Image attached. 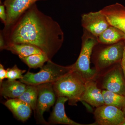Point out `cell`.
<instances>
[{
    "label": "cell",
    "instance_id": "cell-4",
    "mask_svg": "<svg viewBox=\"0 0 125 125\" xmlns=\"http://www.w3.org/2000/svg\"><path fill=\"white\" fill-rule=\"evenodd\" d=\"M72 69V65L62 66L54 63L51 60H49L46 64L40 68V71L37 73L28 71L20 80L29 85H38L53 83Z\"/></svg>",
    "mask_w": 125,
    "mask_h": 125
},
{
    "label": "cell",
    "instance_id": "cell-21",
    "mask_svg": "<svg viewBox=\"0 0 125 125\" xmlns=\"http://www.w3.org/2000/svg\"><path fill=\"white\" fill-rule=\"evenodd\" d=\"M7 78L10 80H15L21 79L23 77V74L26 72L25 70H21L17 67L16 65L11 68H8L7 70Z\"/></svg>",
    "mask_w": 125,
    "mask_h": 125
},
{
    "label": "cell",
    "instance_id": "cell-26",
    "mask_svg": "<svg viewBox=\"0 0 125 125\" xmlns=\"http://www.w3.org/2000/svg\"><path fill=\"white\" fill-rule=\"evenodd\" d=\"M122 111L123 112V113H124V115H125V105L124 107L123 108V109H122Z\"/></svg>",
    "mask_w": 125,
    "mask_h": 125
},
{
    "label": "cell",
    "instance_id": "cell-24",
    "mask_svg": "<svg viewBox=\"0 0 125 125\" xmlns=\"http://www.w3.org/2000/svg\"><path fill=\"white\" fill-rule=\"evenodd\" d=\"M6 46V43L4 38L2 31H1L0 34V50H2L3 49H5Z\"/></svg>",
    "mask_w": 125,
    "mask_h": 125
},
{
    "label": "cell",
    "instance_id": "cell-17",
    "mask_svg": "<svg viewBox=\"0 0 125 125\" xmlns=\"http://www.w3.org/2000/svg\"><path fill=\"white\" fill-rule=\"evenodd\" d=\"M5 49L16 54L20 57L28 56L32 54L43 53L36 46L26 43H16L7 45Z\"/></svg>",
    "mask_w": 125,
    "mask_h": 125
},
{
    "label": "cell",
    "instance_id": "cell-22",
    "mask_svg": "<svg viewBox=\"0 0 125 125\" xmlns=\"http://www.w3.org/2000/svg\"><path fill=\"white\" fill-rule=\"evenodd\" d=\"M0 19L2 23L5 24L6 22L7 15L4 5H0Z\"/></svg>",
    "mask_w": 125,
    "mask_h": 125
},
{
    "label": "cell",
    "instance_id": "cell-15",
    "mask_svg": "<svg viewBox=\"0 0 125 125\" xmlns=\"http://www.w3.org/2000/svg\"><path fill=\"white\" fill-rule=\"evenodd\" d=\"M27 84L16 80L3 81L0 84V94L10 99L17 98L24 92Z\"/></svg>",
    "mask_w": 125,
    "mask_h": 125
},
{
    "label": "cell",
    "instance_id": "cell-2",
    "mask_svg": "<svg viewBox=\"0 0 125 125\" xmlns=\"http://www.w3.org/2000/svg\"><path fill=\"white\" fill-rule=\"evenodd\" d=\"M85 81L81 75L73 69L53 83L57 97H64L69 104L76 105L85 89Z\"/></svg>",
    "mask_w": 125,
    "mask_h": 125
},
{
    "label": "cell",
    "instance_id": "cell-18",
    "mask_svg": "<svg viewBox=\"0 0 125 125\" xmlns=\"http://www.w3.org/2000/svg\"><path fill=\"white\" fill-rule=\"evenodd\" d=\"M38 93V85L27 84L24 92L17 98L28 104L34 112L37 105Z\"/></svg>",
    "mask_w": 125,
    "mask_h": 125
},
{
    "label": "cell",
    "instance_id": "cell-14",
    "mask_svg": "<svg viewBox=\"0 0 125 125\" xmlns=\"http://www.w3.org/2000/svg\"><path fill=\"white\" fill-rule=\"evenodd\" d=\"M19 120L27 121L30 117L32 109L29 105L18 98L10 99L4 103Z\"/></svg>",
    "mask_w": 125,
    "mask_h": 125
},
{
    "label": "cell",
    "instance_id": "cell-10",
    "mask_svg": "<svg viewBox=\"0 0 125 125\" xmlns=\"http://www.w3.org/2000/svg\"><path fill=\"white\" fill-rule=\"evenodd\" d=\"M46 0H5L4 2L7 15L4 27L13 23L24 13L36 1Z\"/></svg>",
    "mask_w": 125,
    "mask_h": 125
},
{
    "label": "cell",
    "instance_id": "cell-27",
    "mask_svg": "<svg viewBox=\"0 0 125 125\" xmlns=\"http://www.w3.org/2000/svg\"><path fill=\"white\" fill-rule=\"evenodd\" d=\"M121 125H125V119L124 121L123 122V123L121 124Z\"/></svg>",
    "mask_w": 125,
    "mask_h": 125
},
{
    "label": "cell",
    "instance_id": "cell-11",
    "mask_svg": "<svg viewBox=\"0 0 125 125\" xmlns=\"http://www.w3.org/2000/svg\"><path fill=\"white\" fill-rule=\"evenodd\" d=\"M101 10L110 25L116 27L124 33L125 40V6L116 3L105 6Z\"/></svg>",
    "mask_w": 125,
    "mask_h": 125
},
{
    "label": "cell",
    "instance_id": "cell-1",
    "mask_svg": "<svg viewBox=\"0 0 125 125\" xmlns=\"http://www.w3.org/2000/svg\"><path fill=\"white\" fill-rule=\"evenodd\" d=\"M1 31L6 45H33L46 54L49 60L60 50L64 41V32L60 24L39 10L35 3Z\"/></svg>",
    "mask_w": 125,
    "mask_h": 125
},
{
    "label": "cell",
    "instance_id": "cell-19",
    "mask_svg": "<svg viewBox=\"0 0 125 125\" xmlns=\"http://www.w3.org/2000/svg\"><path fill=\"white\" fill-rule=\"evenodd\" d=\"M105 105L113 106L122 110L125 105V97L108 90H102Z\"/></svg>",
    "mask_w": 125,
    "mask_h": 125
},
{
    "label": "cell",
    "instance_id": "cell-16",
    "mask_svg": "<svg viewBox=\"0 0 125 125\" xmlns=\"http://www.w3.org/2000/svg\"><path fill=\"white\" fill-rule=\"evenodd\" d=\"M98 42L110 45L125 40V34L120 30L110 25L97 37Z\"/></svg>",
    "mask_w": 125,
    "mask_h": 125
},
{
    "label": "cell",
    "instance_id": "cell-7",
    "mask_svg": "<svg viewBox=\"0 0 125 125\" xmlns=\"http://www.w3.org/2000/svg\"><path fill=\"white\" fill-rule=\"evenodd\" d=\"M94 114L96 121L93 125H121L125 119L122 110L106 105L96 108Z\"/></svg>",
    "mask_w": 125,
    "mask_h": 125
},
{
    "label": "cell",
    "instance_id": "cell-9",
    "mask_svg": "<svg viewBox=\"0 0 125 125\" xmlns=\"http://www.w3.org/2000/svg\"><path fill=\"white\" fill-rule=\"evenodd\" d=\"M81 21L84 29L96 37L111 25L101 10L83 14Z\"/></svg>",
    "mask_w": 125,
    "mask_h": 125
},
{
    "label": "cell",
    "instance_id": "cell-23",
    "mask_svg": "<svg viewBox=\"0 0 125 125\" xmlns=\"http://www.w3.org/2000/svg\"><path fill=\"white\" fill-rule=\"evenodd\" d=\"M7 70L5 69L2 64H0V84L3 82V80L7 78Z\"/></svg>",
    "mask_w": 125,
    "mask_h": 125
},
{
    "label": "cell",
    "instance_id": "cell-3",
    "mask_svg": "<svg viewBox=\"0 0 125 125\" xmlns=\"http://www.w3.org/2000/svg\"><path fill=\"white\" fill-rule=\"evenodd\" d=\"M82 47L79 57L72 65V69L81 75L85 81L94 80L97 71L91 69L90 60L94 48L98 43L97 38L84 30L82 37Z\"/></svg>",
    "mask_w": 125,
    "mask_h": 125
},
{
    "label": "cell",
    "instance_id": "cell-25",
    "mask_svg": "<svg viewBox=\"0 0 125 125\" xmlns=\"http://www.w3.org/2000/svg\"><path fill=\"white\" fill-rule=\"evenodd\" d=\"M121 66L125 79V46L123 51V56L121 62Z\"/></svg>",
    "mask_w": 125,
    "mask_h": 125
},
{
    "label": "cell",
    "instance_id": "cell-13",
    "mask_svg": "<svg viewBox=\"0 0 125 125\" xmlns=\"http://www.w3.org/2000/svg\"><path fill=\"white\" fill-rule=\"evenodd\" d=\"M68 101V99L65 97H57L55 105L49 118V124L83 125L74 121L66 116L65 111L64 104Z\"/></svg>",
    "mask_w": 125,
    "mask_h": 125
},
{
    "label": "cell",
    "instance_id": "cell-5",
    "mask_svg": "<svg viewBox=\"0 0 125 125\" xmlns=\"http://www.w3.org/2000/svg\"><path fill=\"white\" fill-rule=\"evenodd\" d=\"M53 83L38 85V96L34 113L36 121L40 124H49L45 120L43 115L45 112L49 111L55 102L56 95L53 88Z\"/></svg>",
    "mask_w": 125,
    "mask_h": 125
},
{
    "label": "cell",
    "instance_id": "cell-12",
    "mask_svg": "<svg viewBox=\"0 0 125 125\" xmlns=\"http://www.w3.org/2000/svg\"><path fill=\"white\" fill-rule=\"evenodd\" d=\"M80 101L86 102L96 108L105 105L102 91L98 88L97 82L94 80L85 82V89Z\"/></svg>",
    "mask_w": 125,
    "mask_h": 125
},
{
    "label": "cell",
    "instance_id": "cell-6",
    "mask_svg": "<svg viewBox=\"0 0 125 125\" xmlns=\"http://www.w3.org/2000/svg\"><path fill=\"white\" fill-rule=\"evenodd\" d=\"M125 46V40H122L103 48L99 52L96 60L97 71L121 62Z\"/></svg>",
    "mask_w": 125,
    "mask_h": 125
},
{
    "label": "cell",
    "instance_id": "cell-8",
    "mask_svg": "<svg viewBox=\"0 0 125 125\" xmlns=\"http://www.w3.org/2000/svg\"><path fill=\"white\" fill-rule=\"evenodd\" d=\"M102 88L125 97V79L122 69L118 65L106 72L101 82Z\"/></svg>",
    "mask_w": 125,
    "mask_h": 125
},
{
    "label": "cell",
    "instance_id": "cell-20",
    "mask_svg": "<svg viewBox=\"0 0 125 125\" xmlns=\"http://www.w3.org/2000/svg\"><path fill=\"white\" fill-rule=\"evenodd\" d=\"M20 58L31 69L42 68L45 62L49 60L48 56L44 53L32 54Z\"/></svg>",
    "mask_w": 125,
    "mask_h": 125
}]
</instances>
